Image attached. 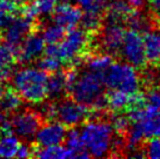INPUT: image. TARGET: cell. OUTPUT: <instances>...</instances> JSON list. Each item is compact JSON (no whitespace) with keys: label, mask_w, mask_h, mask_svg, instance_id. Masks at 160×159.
<instances>
[{"label":"cell","mask_w":160,"mask_h":159,"mask_svg":"<svg viewBox=\"0 0 160 159\" xmlns=\"http://www.w3.org/2000/svg\"><path fill=\"white\" fill-rule=\"evenodd\" d=\"M93 33L83 28L73 27L68 30L64 37L57 44L45 46L44 55L56 57L69 67H78L89 56V48L93 42Z\"/></svg>","instance_id":"obj_1"},{"label":"cell","mask_w":160,"mask_h":159,"mask_svg":"<svg viewBox=\"0 0 160 159\" xmlns=\"http://www.w3.org/2000/svg\"><path fill=\"white\" fill-rule=\"evenodd\" d=\"M103 88L105 85L100 73L88 71L78 75L68 93L71 95L73 100L88 107L92 110L101 112L107 108Z\"/></svg>","instance_id":"obj_2"},{"label":"cell","mask_w":160,"mask_h":159,"mask_svg":"<svg viewBox=\"0 0 160 159\" xmlns=\"http://www.w3.org/2000/svg\"><path fill=\"white\" fill-rule=\"evenodd\" d=\"M13 88L20 97L30 104H42L48 97V73L37 67H24L13 72Z\"/></svg>","instance_id":"obj_3"},{"label":"cell","mask_w":160,"mask_h":159,"mask_svg":"<svg viewBox=\"0 0 160 159\" xmlns=\"http://www.w3.org/2000/svg\"><path fill=\"white\" fill-rule=\"evenodd\" d=\"M112 127L105 121L93 120L83 125L80 135L85 149L91 157H103L108 154L112 142Z\"/></svg>","instance_id":"obj_4"},{"label":"cell","mask_w":160,"mask_h":159,"mask_svg":"<svg viewBox=\"0 0 160 159\" xmlns=\"http://www.w3.org/2000/svg\"><path fill=\"white\" fill-rule=\"evenodd\" d=\"M101 74V80L108 89H118L128 95L139 92L141 80L136 69L128 63L112 62Z\"/></svg>","instance_id":"obj_5"},{"label":"cell","mask_w":160,"mask_h":159,"mask_svg":"<svg viewBox=\"0 0 160 159\" xmlns=\"http://www.w3.org/2000/svg\"><path fill=\"white\" fill-rule=\"evenodd\" d=\"M94 115H96V111L72 98H63L53 102V120L59 121L67 127H76Z\"/></svg>","instance_id":"obj_6"},{"label":"cell","mask_w":160,"mask_h":159,"mask_svg":"<svg viewBox=\"0 0 160 159\" xmlns=\"http://www.w3.org/2000/svg\"><path fill=\"white\" fill-rule=\"evenodd\" d=\"M120 52L125 61L133 68L138 70L145 69L147 60H146L145 49H144L143 36L139 32L134 30L125 31Z\"/></svg>","instance_id":"obj_7"},{"label":"cell","mask_w":160,"mask_h":159,"mask_svg":"<svg viewBox=\"0 0 160 159\" xmlns=\"http://www.w3.org/2000/svg\"><path fill=\"white\" fill-rule=\"evenodd\" d=\"M11 131L20 138L24 141L34 140L36 132L38 131L42 125V117L38 112L32 110L19 111L13 115L12 119L10 120Z\"/></svg>","instance_id":"obj_8"},{"label":"cell","mask_w":160,"mask_h":159,"mask_svg":"<svg viewBox=\"0 0 160 159\" xmlns=\"http://www.w3.org/2000/svg\"><path fill=\"white\" fill-rule=\"evenodd\" d=\"M36 27H37V24L35 20H32L20 13L15 15L10 21V23L4 27V42L12 48L17 49L18 51V48L23 42V39L30 33L36 31Z\"/></svg>","instance_id":"obj_9"},{"label":"cell","mask_w":160,"mask_h":159,"mask_svg":"<svg viewBox=\"0 0 160 159\" xmlns=\"http://www.w3.org/2000/svg\"><path fill=\"white\" fill-rule=\"evenodd\" d=\"M45 42L42 34L38 33V31H34L30 33L21 45L18 48L17 60L21 63H31L33 61L38 60L42 56L45 50Z\"/></svg>","instance_id":"obj_10"},{"label":"cell","mask_w":160,"mask_h":159,"mask_svg":"<svg viewBox=\"0 0 160 159\" xmlns=\"http://www.w3.org/2000/svg\"><path fill=\"white\" fill-rule=\"evenodd\" d=\"M67 135V127L59 121H48L39 127L35 134L36 145L38 147H48L61 145Z\"/></svg>","instance_id":"obj_11"},{"label":"cell","mask_w":160,"mask_h":159,"mask_svg":"<svg viewBox=\"0 0 160 159\" xmlns=\"http://www.w3.org/2000/svg\"><path fill=\"white\" fill-rule=\"evenodd\" d=\"M53 23L64 27L65 30H71L80 24L83 11L78 6H74L69 1H61L57 3L55 10L52 11Z\"/></svg>","instance_id":"obj_12"},{"label":"cell","mask_w":160,"mask_h":159,"mask_svg":"<svg viewBox=\"0 0 160 159\" xmlns=\"http://www.w3.org/2000/svg\"><path fill=\"white\" fill-rule=\"evenodd\" d=\"M125 30L122 24L119 23H106L102 32V45L110 55H116L120 52L122 46Z\"/></svg>","instance_id":"obj_13"},{"label":"cell","mask_w":160,"mask_h":159,"mask_svg":"<svg viewBox=\"0 0 160 159\" xmlns=\"http://www.w3.org/2000/svg\"><path fill=\"white\" fill-rule=\"evenodd\" d=\"M146 60L154 67L160 66V30L149 28L143 33Z\"/></svg>","instance_id":"obj_14"},{"label":"cell","mask_w":160,"mask_h":159,"mask_svg":"<svg viewBox=\"0 0 160 159\" xmlns=\"http://www.w3.org/2000/svg\"><path fill=\"white\" fill-rule=\"evenodd\" d=\"M134 8L125 0H114L106 7L105 17L108 23H125L128 17L132 14Z\"/></svg>","instance_id":"obj_15"},{"label":"cell","mask_w":160,"mask_h":159,"mask_svg":"<svg viewBox=\"0 0 160 159\" xmlns=\"http://www.w3.org/2000/svg\"><path fill=\"white\" fill-rule=\"evenodd\" d=\"M68 92H69V84H68L67 74L64 70L60 69L48 75L47 93L49 98H52V99L61 98Z\"/></svg>","instance_id":"obj_16"},{"label":"cell","mask_w":160,"mask_h":159,"mask_svg":"<svg viewBox=\"0 0 160 159\" xmlns=\"http://www.w3.org/2000/svg\"><path fill=\"white\" fill-rule=\"evenodd\" d=\"M107 108H109L112 112H128L131 107V96L124 92L118 89H110V92L105 94Z\"/></svg>","instance_id":"obj_17"},{"label":"cell","mask_w":160,"mask_h":159,"mask_svg":"<svg viewBox=\"0 0 160 159\" xmlns=\"http://www.w3.org/2000/svg\"><path fill=\"white\" fill-rule=\"evenodd\" d=\"M20 146V140L13 132L0 130V157L13 158Z\"/></svg>","instance_id":"obj_18"},{"label":"cell","mask_w":160,"mask_h":159,"mask_svg":"<svg viewBox=\"0 0 160 159\" xmlns=\"http://www.w3.org/2000/svg\"><path fill=\"white\" fill-rule=\"evenodd\" d=\"M34 157L42 159H68L74 158V153L67 146L55 145L48 147H35Z\"/></svg>","instance_id":"obj_19"},{"label":"cell","mask_w":160,"mask_h":159,"mask_svg":"<svg viewBox=\"0 0 160 159\" xmlns=\"http://www.w3.org/2000/svg\"><path fill=\"white\" fill-rule=\"evenodd\" d=\"M64 142L67 144V147L69 149H71L74 153V158H89L91 155L88 154V152L85 149L84 145L81 140L80 135V130L76 129L75 127H71L70 131H67V135H65Z\"/></svg>","instance_id":"obj_20"},{"label":"cell","mask_w":160,"mask_h":159,"mask_svg":"<svg viewBox=\"0 0 160 159\" xmlns=\"http://www.w3.org/2000/svg\"><path fill=\"white\" fill-rule=\"evenodd\" d=\"M22 102L23 99L14 88H7L0 97V109L6 113H14L20 109Z\"/></svg>","instance_id":"obj_21"},{"label":"cell","mask_w":160,"mask_h":159,"mask_svg":"<svg viewBox=\"0 0 160 159\" xmlns=\"http://www.w3.org/2000/svg\"><path fill=\"white\" fill-rule=\"evenodd\" d=\"M21 11L22 8L11 0H0V31L3 30L15 15L21 13Z\"/></svg>","instance_id":"obj_22"},{"label":"cell","mask_w":160,"mask_h":159,"mask_svg":"<svg viewBox=\"0 0 160 159\" xmlns=\"http://www.w3.org/2000/svg\"><path fill=\"white\" fill-rule=\"evenodd\" d=\"M87 68L92 72L101 73L113 62V57L110 53H98V55H89L86 58Z\"/></svg>","instance_id":"obj_23"},{"label":"cell","mask_w":160,"mask_h":159,"mask_svg":"<svg viewBox=\"0 0 160 159\" xmlns=\"http://www.w3.org/2000/svg\"><path fill=\"white\" fill-rule=\"evenodd\" d=\"M65 33H67V30L64 27H62V26L58 25L56 23H52L49 24L48 26H46L44 28L42 36L47 45L57 44V42H59L60 40L63 38Z\"/></svg>","instance_id":"obj_24"},{"label":"cell","mask_w":160,"mask_h":159,"mask_svg":"<svg viewBox=\"0 0 160 159\" xmlns=\"http://www.w3.org/2000/svg\"><path fill=\"white\" fill-rule=\"evenodd\" d=\"M17 49L12 48L8 44H0V69L14 66L17 61Z\"/></svg>","instance_id":"obj_25"},{"label":"cell","mask_w":160,"mask_h":159,"mask_svg":"<svg viewBox=\"0 0 160 159\" xmlns=\"http://www.w3.org/2000/svg\"><path fill=\"white\" fill-rule=\"evenodd\" d=\"M76 3L84 12L100 13L105 15L106 11V0H76Z\"/></svg>","instance_id":"obj_26"},{"label":"cell","mask_w":160,"mask_h":159,"mask_svg":"<svg viewBox=\"0 0 160 159\" xmlns=\"http://www.w3.org/2000/svg\"><path fill=\"white\" fill-rule=\"evenodd\" d=\"M62 66L63 64H62V62L58 58L48 55H44V57L39 58V61H38V68L42 69V71H45L48 74L60 70L62 68Z\"/></svg>","instance_id":"obj_27"},{"label":"cell","mask_w":160,"mask_h":159,"mask_svg":"<svg viewBox=\"0 0 160 159\" xmlns=\"http://www.w3.org/2000/svg\"><path fill=\"white\" fill-rule=\"evenodd\" d=\"M31 6L36 17H44L52 13L57 6V0H35Z\"/></svg>","instance_id":"obj_28"},{"label":"cell","mask_w":160,"mask_h":159,"mask_svg":"<svg viewBox=\"0 0 160 159\" xmlns=\"http://www.w3.org/2000/svg\"><path fill=\"white\" fill-rule=\"evenodd\" d=\"M130 125H131L130 119H128V115L125 112L116 113V116L112 119V123H111L112 130H114L118 135L121 136L125 135Z\"/></svg>","instance_id":"obj_29"},{"label":"cell","mask_w":160,"mask_h":159,"mask_svg":"<svg viewBox=\"0 0 160 159\" xmlns=\"http://www.w3.org/2000/svg\"><path fill=\"white\" fill-rule=\"evenodd\" d=\"M145 157L150 159H160V137H152L145 146Z\"/></svg>","instance_id":"obj_30"},{"label":"cell","mask_w":160,"mask_h":159,"mask_svg":"<svg viewBox=\"0 0 160 159\" xmlns=\"http://www.w3.org/2000/svg\"><path fill=\"white\" fill-rule=\"evenodd\" d=\"M145 105L160 110V89H149L147 95H145Z\"/></svg>","instance_id":"obj_31"},{"label":"cell","mask_w":160,"mask_h":159,"mask_svg":"<svg viewBox=\"0 0 160 159\" xmlns=\"http://www.w3.org/2000/svg\"><path fill=\"white\" fill-rule=\"evenodd\" d=\"M34 149H35V147L31 146L30 144H26V143H20V146H19V148H18L15 157H19V158L33 157L34 156Z\"/></svg>","instance_id":"obj_32"},{"label":"cell","mask_w":160,"mask_h":159,"mask_svg":"<svg viewBox=\"0 0 160 159\" xmlns=\"http://www.w3.org/2000/svg\"><path fill=\"white\" fill-rule=\"evenodd\" d=\"M7 116H8V113H6L0 109V130H2V131H11L10 120L8 119Z\"/></svg>","instance_id":"obj_33"},{"label":"cell","mask_w":160,"mask_h":159,"mask_svg":"<svg viewBox=\"0 0 160 159\" xmlns=\"http://www.w3.org/2000/svg\"><path fill=\"white\" fill-rule=\"evenodd\" d=\"M149 1L150 11L154 13L156 20L160 22V0H148Z\"/></svg>","instance_id":"obj_34"},{"label":"cell","mask_w":160,"mask_h":159,"mask_svg":"<svg viewBox=\"0 0 160 159\" xmlns=\"http://www.w3.org/2000/svg\"><path fill=\"white\" fill-rule=\"evenodd\" d=\"M125 1H127L128 3H130L134 9H139L143 7L145 0H125Z\"/></svg>","instance_id":"obj_35"},{"label":"cell","mask_w":160,"mask_h":159,"mask_svg":"<svg viewBox=\"0 0 160 159\" xmlns=\"http://www.w3.org/2000/svg\"><path fill=\"white\" fill-rule=\"evenodd\" d=\"M4 87H3V85L1 84V83H0V97H1L2 96V94H3V92H4Z\"/></svg>","instance_id":"obj_36"}]
</instances>
